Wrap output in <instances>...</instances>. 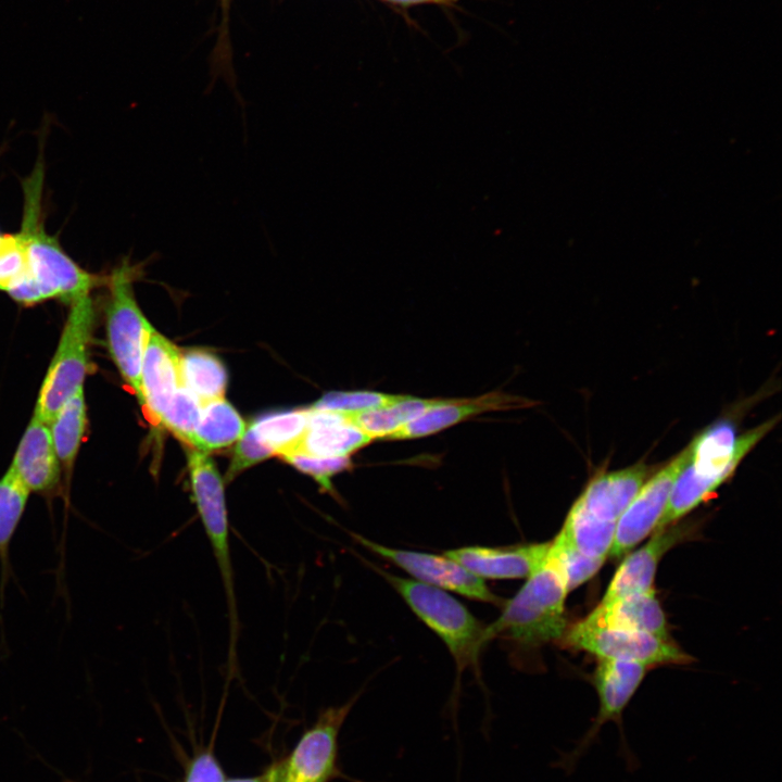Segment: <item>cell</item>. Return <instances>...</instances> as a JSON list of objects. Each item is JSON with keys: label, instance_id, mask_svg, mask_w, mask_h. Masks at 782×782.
I'll return each instance as SVG.
<instances>
[{"label": "cell", "instance_id": "cell-1", "mask_svg": "<svg viewBox=\"0 0 782 782\" xmlns=\"http://www.w3.org/2000/svg\"><path fill=\"white\" fill-rule=\"evenodd\" d=\"M777 420L771 418L739 437L731 422L719 421L695 437L686 446V462L655 531L676 524L715 492Z\"/></svg>", "mask_w": 782, "mask_h": 782}, {"label": "cell", "instance_id": "cell-2", "mask_svg": "<svg viewBox=\"0 0 782 782\" xmlns=\"http://www.w3.org/2000/svg\"><path fill=\"white\" fill-rule=\"evenodd\" d=\"M565 577L556 558L548 553L542 564L508 601L499 618L485 626L487 641L499 638L521 649L538 648L559 641L566 629Z\"/></svg>", "mask_w": 782, "mask_h": 782}, {"label": "cell", "instance_id": "cell-3", "mask_svg": "<svg viewBox=\"0 0 782 782\" xmlns=\"http://www.w3.org/2000/svg\"><path fill=\"white\" fill-rule=\"evenodd\" d=\"M363 563L384 578L411 610L446 645L458 674L477 668L485 644V626L447 591L387 572L363 558Z\"/></svg>", "mask_w": 782, "mask_h": 782}, {"label": "cell", "instance_id": "cell-4", "mask_svg": "<svg viewBox=\"0 0 782 782\" xmlns=\"http://www.w3.org/2000/svg\"><path fill=\"white\" fill-rule=\"evenodd\" d=\"M192 500L210 542L222 579L229 623L227 666L237 665L239 618L229 544V520L225 487L214 462L206 452L187 449Z\"/></svg>", "mask_w": 782, "mask_h": 782}, {"label": "cell", "instance_id": "cell-5", "mask_svg": "<svg viewBox=\"0 0 782 782\" xmlns=\"http://www.w3.org/2000/svg\"><path fill=\"white\" fill-rule=\"evenodd\" d=\"M41 186L39 167L25 184V212L18 236L25 243L29 275L42 299L58 298L71 304L88 295L99 278L81 269L42 228L39 218Z\"/></svg>", "mask_w": 782, "mask_h": 782}, {"label": "cell", "instance_id": "cell-6", "mask_svg": "<svg viewBox=\"0 0 782 782\" xmlns=\"http://www.w3.org/2000/svg\"><path fill=\"white\" fill-rule=\"evenodd\" d=\"M96 320L90 295L70 304L58 349L42 381L34 414L50 424L63 404L83 390Z\"/></svg>", "mask_w": 782, "mask_h": 782}, {"label": "cell", "instance_id": "cell-7", "mask_svg": "<svg viewBox=\"0 0 782 782\" xmlns=\"http://www.w3.org/2000/svg\"><path fill=\"white\" fill-rule=\"evenodd\" d=\"M133 273L128 261H124L108 277L106 336L113 362L142 406L140 374L146 337L151 325L135 299Z\"/></svg>", "mask_w": 782, "mask_h": 782}, {"label": "cell", "instance_id": "cell-8", "mask_svg": "<svg viewBox=\"0 0 782 782\" xmlns=\"http://www.w3.org/2000/svg\"><path fill=\"white\" fill-rule=\"evenodd\" d=\"M560 641L598 659L636 661L646 667L685 664L691 659L670 640L643 631L590 626L582 620L567 628Z\"/></svg>", "mask_w": 782, "mask_h": 782}, {"label": "cell", "instance_id": "cell-9", "mask_svg": "<svg viewBox=\"0 0 782 782\" xmlns=\"http://www.w3.org/2000/svg\"><path fill=\"white\" fill-rule=\"evenodd\" d=\"M358 696L355 694L346 703L320 711L314 726L281 761L278 782H329L341 775L338 737Z\"/></svg>", "mask_w": 782, "mask_h": 782}, {"label": "cell", "instance_id": "cell-10", "mask_svg": "<svg viewBox=\"0 0 782 782\" xmlns=\"http://www.w3.org/2000/svg\"><path fill=\"white\" fill-rule=\"evenodd\" d=\"M349 533L366 550L394 564L414 580L447 592L457 593L474 601L495 605H503L504 603L488 588L484 580L472 575L446 555L393 548L374 542L358 533L351 531Z\"/></svg>", "mask_w": 782, "mask_h": 782}, {"label": "cell", "instance_id": "cell-11", "mask_svg": "<svg viewBox=\"0 0 782 782\" xmlns=\"http://www.w3.org/2000/svg\"><path fill=\"white\" fill-rule=\"evenodd\" d=\"M688 458L685 447L644 482L619 517L610 557L620 558L654 532L663 517L673 483Z\"/></svg>", "mask_w": 782, "mask_h": 782}, {"label": "cell", "instance_id": "cell-12", "mask_svg": "<svg viewBox=\"0 0 782 782\" xmlns=\"http://www.w3.org/2000/svg\"><path fill=\"white\" fill-rule=\"evenodd\" d=\"M140 382L141 407L153 424L161 425L174 393L185 384L178 348L152 326L146 337Z\"/></svg>", "mask_w": 782, "mask_h": 782}, {"label": "cell", "instance_id": "cell-13", "mask_svg": "<svg viewBox=\"0 0 782 782\" xmlns=\"http://www.w3.org/2000/svg\"><path fill=\"white\" fill-rule=\"evenodd\" d=\"M551 541L510 546L471 545L447 550L454 559L480 579L527 578L545 559Z\"/></svg>", "mask_w": 782, "mask_h": 782}, {"label": "cell", "instance_id": "cell-14", "mask_svg": "<svg viewBox=\"0 0 782 782\" xmlns=\"http://www.w3.org/2000/svg\"><path fill=\"white\" fill-rule=\"evenodd\" d=\"M532 401L501 392L492 391L470 399H446L416 419L407 422L388 440H406L428 437L454 426L463 420L485 412L510 411L529 407Z\"/></svg>", "mask_w": 782, "mask_h": 782}, {"label": "cell", "instance_id": "cell-15", "mask_svg": "<svg viewBox=\"0 0 782 782\" xmlns=\"http://www.w3.org/2000/svg\"><path fill=\"white\" fill-rule=\"evenodd\" d=\"M9 469L29 492L45 495L60 485L61 464L55 453L49 425L34 414Z\"/></svg>", "mask_w": 782, "mask_h": 782}, {"label": "cell", "instance_id": "cell-16", "mask_svg": "<svg viewBox=\"0 0 782 782\" xmlns=\"http://www.w3.org/2000/svg\"><path fill=\"white\" fill-rule=\"evenodd\" d=\"M686 525L677 522L654 532L653 537L627 557L617 568L600 603L653 590L661 557L689 532Z\"/></svg>", "mask_w": 782, "mask_h": 782}, {"label": "cell", "instance_id": "cell-17", "mask_svg": "<svg viewBox=\"0 0 782 782\" xmlns=\"http://www.w3.org/2000/svg\"><path fill=\"white\" fill-rule=\"evenodd\" d=\"M653 472L643 463L601 472L589 481L572 506L598 519L617 522Z\"/></svg>", "mask_w": 782, "mask_h": 782}, {"label": "cell", "instance_id": "cell-18", "mask_svg": "<svg viewBox=\"0 0 782 782\" xmlns=\"http://www.w3.org/2000/svg\"><path fill=\"white\" fill-rule=\"evenodd\" d=\"M307 412V429L288 455L301 454L318 458L345 457L371 441L342 413L312 408Z\"/></svg>", "mask_w": 782, "mask_h": 782}, {"label": "cell", "instance_id": "cell-19", "mask_svg": "<svg viewBox=\"0 0 782 782\" xmlns=\"http://www.w3.org/2000/svg\"><path fill=\"white\" fill-rule=\"evenodd\" d=\"M582 621L595 627L643 631L670 640L666 616L654 589L600 603Z\"/></svg>", "mask_w": 782, "mask_h": 782}, {"label": "cell", "instance_id": "cell-20", "mask_svg": "<svg viewBox=\"0 0 782 782\" xmlns=\"http://www.w3.org/2000/svg\"><path fill=\"white\" fill-rule=\"evenodd\" d=\"M245 424L235 407L224 398L202 405L191 447L209 452L237 442Z\"/></svg>", "mask_w": 782, "mask_h": 782}, {"label": "cell", "instance_id": "cell-21", "mask_svg": "<svg viewBox=\"0 0 782 782\" xmlns=\"http://www.w3.org/2000/svg\"><path fill=\"white\" fill-rule=\"evenodd\" d=\"M616 524L571 506L558 534L583 555L606 559L613 546Z\"/></svg>", "mask_w": 782, "mask_h": 782}, {"label": "cell", "instance_id": "cell-22", "mask_svg": "<svg viewBox=\"0 0 782 782\" xmlns=\"http://www.w3.org/2000/svg\"><path fill=\"white\" fill-rule=\"evenodd\" d=\"M30 492L8 469L0 479V567H1V601L4 585L10 578V547L17 527L24 515Z\"/></svg>", "mask_w": 782, "mask_h": 782}, {"label": "cell", "instance_id": "cell-23", "mask_svg": "<svg viewBox=\"0 0 782 782\" xmlns=\"http://www.w3.org/2000/svg\"><path fill=\"white\" fill-rule=\"evenodd\" d=\"M87 426L84 390L68 399L49 424L52 443L61 468L72 469Z\"/></svg>", "mask_w": 782, "mask_h": 782}, {"label": "cell", "instance_id": "cell-24", "mask_svg": "<svg viewBox=\"0 0 782 782\" xmlns=\"http://www.w3.org/2000/svg\"><path fill=\"white\" fill-rule=\"evenodd\" d=\"M181 374L185 387L202 405L224 398L227 374L215 355L203 350H191L181 354Z\"/></svg>", "mask_w": 782, "mask_h": 782}, {"label": "cell", "instance_id": "cell-25", "mask_svg": "<svg viewBox=\"0 0 782 782\" xmlns=\"http://www.w3.org/2000/svg\"><path fill=\"white\" fill-rule=\"evenodd\" d=\"M307 409L273 413L257 418L250 427L257 438L280 457L292 452L307 429Z\"/></svg>", "mask_w": 782, "mask_h": 782}, {"label": "cell", "instance_id": "cell-26", "mask_svg": "<svg viewBox=\"0 0 782 782\" xmlns=\"http://www.w3.org/2000/svg\"><path fill=\"white\" fill-rule=\"evenodd\" d=\"M201 412L202 403L184 386L174 393L163 414L161 425L172 431L180 441L192 446Z\"/></svg>", "mask_w": 782, "mask_h": 782}, {"label": "cell", "instance_id": "cell-27", "mask_svg": "<svg viewBox=\"0 0 782 782\" xmlns=\"http://www.w3.org/2000/svg\"><path fill=\"white\" fill-rule=\"evenodd\" d=\"M550 552L560 567L568 592L590 580L606 560L583 555L566 543L559 534L551 541Z\"/></svg>", "mask_w": 782, "mask_h": 782}, {"label": "cell", "instance_id": "cell-28", "mask_svg": "<svg viewBox=\"0 0 782 782\" xmlns=\"http://www.w3.org/2000/svg\"><path fill=\"white\" fill-rule=\"evenodd\" d=\"M400 395L376 391H333L326 393L312 409L351 414L388 405Z\"/></svg>", "mask_w": 782, "mask_h": 782}, {"label": "cell", "instance_id": "cell-29", "mask_svg": "<svg viewBox=\"0 0 782 782\" xmlns=\"http://www.w3.org/2000/svg\"><path fill=\"white\" fill-rule=\"evenodd\" d=\"M394 402L377 408L344 415L351 424L371 440L379 438L388 439L405 425Z\"/></svg>", "mask_w": 782, "mask_h": 782}, {"label": "cell", "instance_id": "cell-30", "mask_svg": "<svg viewBox=\"0 0 782 782\" xmlns=\"http://www.w3.org/2000/svg\"><path fill=\"white\" fill-rule=\"evenodd\" d=\"M283 461L295 467L298 470L311 476L320 487L323 492L336 496L332 477L352 468L349 456L318 458L301 454H293L282 457Z\"/></svg>", "mask_w": 782, "mask_h": 782}, {"label": "cell", "instance_id": "cell-31", "mask_svg": "<svg viewBox=\"0 0 782 782\" xmlns=\"http://www.w3.org/2000/svg\"><path fill=\"white\" fill-rule=\"evenodd\" d=\"M28 273L25 243L17 235H0V290L7 291Z\"/></svg>", "mask_w": 782, "mask_h": 782}, {"label": "cell", "instance_id": "cell-32", "mask_svg": "<svg viewBox=\"0 0 782 782\" xmlns=\"http://www.w3.org/2000/svg\"><path fill=\"white\" fill-rule=\"evenodd\" d=\"M237 442L234 457L226 476L228 481H231L242 470L275 455L274 451L257 438L250 426L245 428L243 434Z\"/></svg>", "mask_w": 782, "mask_h": 782}, {"label": "cell", "instance_id": "cell-33", "mask_svg": "<svg viewBox=\"0 0 782 782\" xmlns=\"http://www.w3.org/2000/svg\"><path fill=\"white\" fill-rule=\"evenodd\" d=\"M224 772L212 753L198 755L190 764L184 782H224Z\"/></svg>", "mask_w": 782, "mask_h": 782}, {"label": "cell", "instance_id": "cell-34", "mask_svg": "<svg viewBox=\"0 0 782 782\" xmlns=\"http://www.w3.org/2000/svg\"><path fill=\"white\" fill-rule=\"evenodd\" d=\"M281 761L273 765L263 774L253 778L225 780L224 782H278Z\"/></svg>", "mask_w": 782, "mask_h": 782}, {"label": "cell", "instance_id": "cell-35", "mask_svg": "<svg viewBox=\"0 0 782 782\" xmlns=\"http://www.w3.org/2000/svg\"><path fill=\"white\" fill-rule=\"evenodd\" d=\"M386 2H390L392 4L401 5V7H411L416 4H441V5H453L458 0H383Z\"/></svg>", "mask_w": 782, "mask_h": 782}]
</instances>
